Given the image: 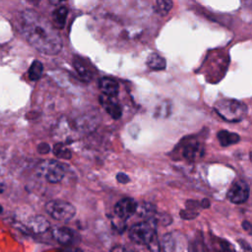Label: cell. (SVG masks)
<instances>
[{
	"mask_svg": "<svg viewBox=\"0 0 252 252\" xmlns=\"http://www.w3.org/2000/svg\"><path fill=\"white\" fill-rule=\"evenodd\" d=\"M21 29L27 41L37 51L46 55H55L62 48V40L53 25L32 10L21 15Z\"/></svg>",
	"mask_w": 252,
	"mask_h": 252,
	"instance_id": "obj_1",
	"label": "cell"
},
{
	"mask_svg": "<svg viewBox=\"0 0 252 252\" xmlns=\"http://www.w3.org/2000/svg\"><path fill=\"white\" fill-rule=\"evenodd\" d=\"M214 109L223 120L228 122H239L247 113L246 104L232 98L218 100L214 105Z\"/></svg>",
	"mask_w": 252,
	"mask_h": 252,
	"instance_id": "obj_2",
	"label": "cell"
},
{
	"mask_svg": "<svg viewBox=\"0 0 252 252\" xmlns=\"http://www.w3.org/2000/svg\"><path fill=\"white\" fill-rule=\"evenodd\" d=\"M156 230V222L152 219H149L134 224L129 230V237L138 244L148 245L157 236Z\"/></svg>",
	"mask_w": 252,
	"mask_h": 252,
	"instance_id": "obj_3",
	"label": "cell"
},
{
	"mask_svg": "<svg viewBox=\"0 0 252 252\" xmlns=\"http://www.w3.org/2000/svg\"><path fill=\"white\" fill-rule=\"evenodd\" d=\"M46 213L59 221H69L76 215V208L69 202L62 200H51L45 205Z\"/></svg>",
	"mask_w": 252,
	"mask_h": 252,
	"instance_id": "obj_4",
	"label": "cell"
},
{
	"mask_svg": "<svg viewBox=\"0 0 252 252\" xmlns=\"http://www.w3.org/2000/svg\"><path fill=\"white\" fill-rule=\"evenodd\" d=\"M37 171L49 183H58L63 179L66 169L64 164L61 162L50 159L41 162L37 168Z\"/></svg>",
	"mask_w": 252,
	"mask_h": 252,
	"instance_id": "obj_5",
	"label": "cell"
},
{
	"mask_svg": "<svg viewBox=\"0 0 252 252\" xmlns=\"http://www.w3.org/2000/svg\"><path fill=\"white\" fill-rule=\"evenodd\" d=\"M164 252H190L185 236L178 232H170L163 237Z\"/></svg>",
	"mask_w": 252,
	"mask_h": 252,
	"instance_id": "obj_6",
	"label": "cell"
},
{
	"mask_svg": "<svg viewBox=\"0 0 252 252\" xmlns=\"http://www.w3.org/2000/svg\"><path fill=\"white\" fill-rule=\"evenodd\" d=\"M249 198V186L245 181H235L227 192V199L233 204H242Z\"/></svg>",
	"mask_w": 252,
	"mask_h": 252,
	"instance_id": "obj_7",
	"label": "cell"
},
{
	"mask_svg": "<svg viewBox=\"0 0 252 252\" xmlns=\"http://www.w3.org/2000/svg\"><path fill=\"white\" fill-rule=\"evenodd\" d=\"M138 209V203L133 198H123L118 201L114 206V213L116 217L120 218L123 220L131 218Z\"/></svg>",
	"mask_w": 252,
	"mask_h": 252,
	"instance_id": "obj_8",
	"label": "cell"
},
{
	"mask_svg": "<svg viewBox=\"0 0 252 252\" xmlns=\"http://www.w3.org/2000/svg\"><path fill=\"white\" fill-rule=\"evenodd\" d=\"M181 157L186 160L193 161L199 156L203 155V150L201 144L196 139H189L185 143H183L182 148L180 150Z\"/></svg>",
	"mask_w": 252,
	"mask_h": 252,
	"instance_id": "obj_9",
	"label": "cell"
},
{
	"mask_svg": "<svg viewBox=\"0 0 252 252\" xmlns=\"http://www.w3.org/2000/svg\"><path fill=\"white\" fill-rule=\"evenodd\" d=\"M99 102L102 105V107L105 109V111L113 118L118 119L122 115V108L118 101L115 99V97L106 96L104 94L99 96Z\"/></svg>",
	"mask_w": 252,
	"mask_h": 252,
	"instance_id": "obj_10",
	"label": "cell"
},
{
	"mask_svg": "<svg viewBox=\"0 0 252 252\" xmlns=\"http://www.w3.org/2000/svg\"><path fill=\"white\" fill-rule=\"evenodd\" d=\"M51 233H52L53 238L58 243H60L61 245H64V246L71 245L75 239L74 230L69 227H66V226L55 227Z\"/></svg>",
	"mask_w": 252,
	"mask_h": 252,
	"instance_id": "obj_11",
	"label": "cell"
},
{
	"mask_svg": "<svg viewBox=\"0 0 252 252\" xmlns=\"http://www.w3.org/2000/svg\"><path fill=\"white\" fill-rule=\"evenodd\" d=\"M99 89L102 92V94L106 96L116 97L119 93V85L118 83L111 78H101L98 83Z\"/></svg>",
	"mask_w": 252,
	"mask_h": 252,
	"instance_id": "obj_12",
	"label": "cell"
},
{
	"mask_svg": "<svg viewBox=\"0 0 252 252\" xmlns=\"http://www.w3.org/2000/svg\"><path fill=\"white\" fill-rule=\"evenodd\" d=\"M28 227L33 233H44L49 228V221L42 216H35L29 220Z\"/></svg>",
	"mask_w": 252,
	"mask_h": 252,
	"instance_id": "obj_13",
	"label": "cell"
},
{
	"mask_svg": "<svg viewBox=\"0 0 252 252\" xmlns=\"http://www.w3.org/2000/svg\"><path fill=\"white\" fill-rule=\"evenodd\" d=\"M73 66L75 68V70L77 71L79 77L85 81V82H89L92 80L93 78V72L89 69L88 65L86 64V62L80 58V57H74L73 60Z\"/></svg>",
	"mask_w": 252,
	"mask_h": 252,
	"instance_id": "obj_14",
	"label": "cell"
},
{
	"mask_svg": "<svg viewBox=\"0 0 252 252\" xmlns=\"http://www.w3.org/2000/svg\"><path fill=\"white\" fill-rule=\"evenodd\" d=\"M218 140L220 146L227 147L239 142L240 137L238 134L233 132H228L226 130H220L218 132Z\"/></svg>",
	"mask_w": 252,
	"mask_h": 252,
	"instance_id": "obj_15",
	"label": "cell"
},
{
	"mask_svg": "<svg viewBox=\"0 0 252 252\" xmlns=\"http://www.w3.org/2000/svg\"><path fill=\"white\" fill-rule=\"evenodd\" d=\"M68 15V9L64 6H61L55 9L52 13V20H53V27L57 29H62L65 25L66 19Z\"/></svg>",
	"mask_w": 252,
	"mask_h": 252,
	"instance_id": "obj_16",
	"label": "cell"
},
{
	"mask_svg": "<svg viewBox=\"0 0 252 252\" xmlns=\"http://www.w3.org/2000/svg\"><path fill=\"white\" fill-rule=\"evenodd\" d=\"M147 66L152 70H163L166 67L165 59L158 53H152L147 58Z\"/></svg>",
	"mask_w": 252,
	"mask_h": 252,
	"instance_id": "obj_17",
	"label": "cell"
},
{
	"mask_svg": "<svg viewBox=\"0 0 252 252\" xmlns=\"http://www.w3.org/2000/svg\"><path fill=\"white\" fill-rule=\"evenodd\" d=\"M172 0H156L155 2V12L160 16H166L172 9Z\"/></svg>",
	"mask_w": 252,
	"mask_h": 252,
	"instance_id": "obj_18",
	"label": "cell"
},
{
	"mask_svg": "<svg viewBox=\"0 0 252 252\" xmlns=\"http://www.w3.org/2000/svg\"><path fill=\"white\" fill-rule=\"evenodd\" d=\"M42 71H43L42 63L38 60H34L29 69V78L32 81H37L41 77Z\"/></svg>",
	"mask_w": 252,
	"mask_h": 252,
	"instance_id": "obj_19",
	"label": "cell"
},
{
	"mask_svg": "<svg viewBox=\"0 0 252 252\" xmlns=\"http://www.w3.org/2000/svg\"><path fill=\"white\" fill-rule=\"evenodd\" d=\"M53 154L55 157L58 158H63V159H69L72 157L71 151L63 144V143H57L53 147Z\"/></svg>",
	"mask_w": 252,
	"mask_h": 252,
	"instance_id": "obj_20",
	"label": "cell"
},
{
	"mask_svg": "<svg viewBox=\"0 0 252 252\" xmlns=\"http://www.w3.org/2000/svg\"><path fill=\"white\" fill-rule=\"evenodd\" d=\"M216 252H234V250L230 245V243L224 240H220L216 248Z\"/></svg>",
	"mask_w": 252,
	"mask_h": 252,
	"instance_id": "obj_21",
	"label": "cell"
},
{
	"mask_svg": "<svg viewBox=\"0 0 252 252\" xmlns=\"http://www.w3.org/2000/svg\"><path fill=\"white\" fill-rule=\"evenodd\" d=\"M50 151V146L47 143H40L37 146V152L41 155H45Z\"/></svg>",
	"mask_w": 252,
	"mask_h": 252,
	"instance_id": "obj_22",
	"label": "cell"
},
{
	"mask_svg": "<svg viewBox=\"0 0 252 252\" xmlns=\"http://www.w3.org/2000/svg\"><path fill=\"white\" fill-rule=\"evenodd\" d=\"M116 179L119 183H122V184H126L130 181V178L129 176L126 174V173H123V172H119L116 174Z\"/></svg>",
	"mask_w": 252,
	"mask_h": 252,
	"instance_id": "obj_23",
	"label": "cell"
},
{
	"mask_svg": "<svg viewBox=\"0 0 252 252\" xmlns=\"http://www.w3.org/2000/svg\"><path fill=\"white\" fill-rule=\"evenodd\" d=\"M110 252H134V251L123 245H115L110 249Z\"/></svg>",
	"mask_w": 252,
	"mask_h": 252,
	"instance_id": "obj_24",
	"label": "cell"
},
{
	"mask_svg": "<svg viewBox=\"0 0 252 252\" xmlns=\"http://www.w3.org/2000/svg\"><path fill=\"white\" fill-rule=\"evenodd\" d=\"M243 228L244 229H246V230H248V231H250L251 230V224L248 222V221H243Z\"/></svg>",
	"mask_w": 252,
	"mask_h": 252,
	"instance_id": "obj_25",
	"label": "cell"
},
{
	"mask_svg": "<svg viewBox=\"0 0 252 252\" xmlns=\"http://www.w3.org/2000/svg\"><path fill=\"white\" fill-rule=\"evenodd\" d=\"M64 252H83V251L80 250L79 248H68V249H65Z\"/></svg>",
	"mask_w": 252,
	"mask_h": 252,
	"instance_id": "obj_26",
	"label": "cell"
},
{
	"mask_svg": "<svg viewBox=\"0 0 252 252\" xmlns=\"http://www.w3.org/2000/svg\"><path fill=\"white\" fill-rule=\"evenodd\" d=\"M52 5H59L61 4L62 2H65L66 0H48Z\"/></svg>",
	"mask_w": 252,
	"mask_h": 252,
	"instance_id": "obj_27",
	"label": "cell"
},
{
	"mask_svg": "<svg viewBox=\"0 0 252 252\" xmlns=\"http://www.w3.org/2000/svg\"><path fill=\"white\" fill-rule=\"evenodd\" d=\"M2 212H3V207L0 205V215L2 214Z\"/></svg>",
	"mask_w": 252,
	"mask_h": 252,
	"instance_id": "obj_28",
	"label": "cell"
}]
</instances>
